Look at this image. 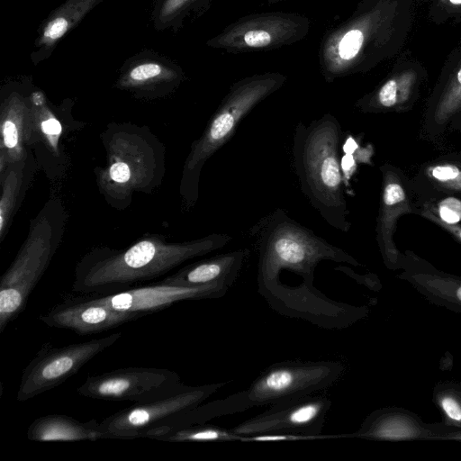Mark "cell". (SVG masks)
Masks as SVG:
<instances>
[{"label": "cell", "instance_id": "20", "mask_svg": "<svg viewBox=\"0 0 461 461\" xmlns=\"http://www.w3.org/2000/svg\"><path fill=\"white\" fill-rule=\"evenodd\" d=\"M30 156L26 159L10 164L0 176V242L6 236L14 216L22 200L23 188L28 184Z\"/></svg>", "mask_w": 461, "mask_h": 461}, {"label": "cell", "instance_id": "7", "mask_svg": "<svg viewBox=\"0 0 461 461\" xmlns=\"http://www.w3.org/2000/svg\"><path fill=\"white\" fill-rule=\"evenodd\" d=\"M121 337V332H114L62 347L45 342L22 372L17 401H28L62 384Z\"/></svg>", "mask_w": 461, "mask_h": 461}, {"label": "cell", "instance_id": "16", "mask_svg": "<svg viewBox=\"0 0 461 461\" xmlns=\"http://www.w3.org/2000/svg\"><path fill=\"white\" fill-rule=\"evenodd\" d=\"M104 0H65L39 25L30 54L33 65L49 59L59 41Z\"/></svg>", "mask_w": 461, "mask_h": 461}, {"label": "cell", "instance_id": "4", "mask_svg": "<svg viewBox=\"0 0 461 461\" xmlns=\"http://www.w3.org/2000/svg\"><path fill=\"white\" fill-rule=\"evenodd\" d=\"M64 212L50 200L31 221L28 235L0 279V333L25 309L61 240Z\"/></svg>", "mask_w": 461, "mask_h": 461}, {"label": "cell", "instance_id": "9", "mask_svg": "<svg viewBox=\"0 0 461 461\" xmlns=\"http://www.w3.org/2000/svg\"><path fill=\"white\" fill-rule=\"evenodd\" d=\"M184 385L180 375L167 368L130 366L89 375L77 392L92 399L141 403L171 394Z\"/></svg>", "mask_w": 461, "mask_h": 461}, {"label": "cell", "instance_id": "35", "mask_svg": "<svg viewBox=\"0 0 461 461\" xmlns=\"http://www.w3.org/2000/svg\"><path fill=\"white\" fill-rule=\"evenodd\" d=\"M456 296L461 301V286L456 291Z\"/></svg>", "mask_w": 461, "mask_h": 461}, {"label": "cell", "instance_id": "36", "mask_svg": "<svg viewBox=\"0 0 461 461\" xmlns=\"http://www.w3.org/2000/svg\"><path fill=\"white\" fill-rule=\"evenodd\" d=\"M452 4L458 5L461 4V0H449Z\"/></svg>", "mask_w": 461, "mask_h": 461}, {"label": "cell", "instance_id": "17", "mask_svg": "<svg viewBox=\"0 0 461 461\" xmlns=\"http://www.w3.org/2000/svg\"><path fill=\"white\" fill-rule=\"evenodd\" d=\"M250 256L249 249H240L189 264L160 282L173 285L195 286L225 283L230 286Z\"/></svg>", "mask_w": 461, "mask_h": 461}, {"label": "cell", "instance_id": "32", "mask_svg": "<svg viewBox=\"0 0 461 461\" xmlns=\"http://www.w3.org/2000/svg\"><path fill=\"white\" fill-rule=\"evenodd\" d=\"M340 167L344 176V180L346 182V185H348V178L356 169V160L354 155L344 154L340 158Z\"/></svg>", "mask_w": 461, "mask_h": 461}, {"label": "cell", "instance_id": "21", "mask_svg": "<svg viewBox=\"0 0 461 461\" xmlns=\"http://www.w3.org/2000/svg\"><path fill=\"white\" fill-rule=\"evenodd\" d=\"M208 0H156L150 12V21L158 32H178L186 20L198 14Z\"/></svg>", "mask_w": 461, "mask_h": 461}, {"label": "cell", "instance_id": "25", "mask_svg": "<svg viewBox=\"0 0 461 461\" xmlns=\"http://www.w3.org/2000/svg\"><path fill=\"white\" fill-rule=\"evenodd\" d=\"M430 175L438 182L456 189L461 190V171L452 165H440L432 167Z\"/></svg>", "mask_w": 461, "mask_h": 461}, {"label": "cell", "instance_id": "34", "mask_svg": "<svg viewBox=\"0 0 461 461\" xmlns=\"http://www.w3.org/2000/svg\"><path fill=\"white\" fill-rule=\"evenodd\" d=\"M456 79H457L458 84L461 86V68L459 69V71L457 73Z\"/></svg>", "mask_w": 461, "mask_h": 461}, {"label": "cell", "instance_id": "28", "mask_svg": "<svg viewBox=\"0 0 461 461\" xmlns=\"http://www.w3.org/2000/svg\"><path fill=\"white\" fill-rule=\"evenodd\" d=\"M398 86L395 80H388L379 90L377 101L384 107H392L397 102Z\"/></svg>", "mask_w": 461, "mask_h": 461}, {"label": "cell", "instance_id": "15", "mask_svg": "<svg viewBox=\"0 0 461 461\" xmlns=\"http://www.w3.org/2000/svg\"><path fill=\"white\" fill-rule=\"evenodd\" d=\"M0 176L12 163L26 159L32 140V105L17 83L5 86L0 108Z\"/></svg>", "mask_w": 461, "mask_h": 461}, {"label": "cell", "instance_id": "6", "mask_svg": "<svg viewBox=\"0 0 461 461\" xmlns=\"http://www.w3.org/2000/svg\"><path fill=\"white\" fill-rule=\"evenodd\" d=\"M339 360H286L266 368L246 389L251 406L273 405L330 388L343 375Z\"/></svg>", "mask_w": 461, "mask_h": 461}, {"label": "cell", "instance_id": "1", "mask_svg": "<svg viewBox=\"0 0 461 461\" xmlns=\"http://www.w3.org/2000/svg\"><path fill=\"white\" fill-rule=\"evenodd\" d=\"M248 235L258 254V293L272 310L326 330H343L357 321L359 308L330 299L314 286L319 263L357 266L352 256L282 209L260 218Z\"/></svg>", "mask_w": 461, "mask_h": 461}, {"label": "cell", "instance_id": "10", "mask_svg": "<svg viewBox=\"0 0 461 461\" xmlns=\"http://www.w3.org/2000/svg\"><path fill=\"white\" fill-rule=\"evenodd\" d=\"M230 382L197 386L184 385L167 396L124 408L103 420L105 429L116 439L145 438L152 429L165 423L179 412L207 400Z\"/></svg>", "mask_w": 461, "mask_h": 461}, {"label": "cell", "instance_id": "12", "mask_svg": "<svg viewBox=\"0 0 461 461\" xmlns=\"http://www.w3.org/2000/svg\"><path fill=\"white\" fill-rule=\"evenodd\" d=\"M230 285L212 283L195 286L173 285L162 282L134 286L111 294H92L107 307L134 316L137 319L162 311L181 301L220 298L226 294Z\"/></svg>", "mask_w": 461, "mask_h": 461}, {"label": "cell", "instance_id": "29", "mask_svg": "<svg viewBox=\"0 0 461 461\" xmlns=\"http://www.w3.org/2000/svg\"><path fill=\"white\" fill-rule=\"evenodd\" d=\"M405 198L403 188L397 183L387 182L384 188L383 202L385 206H393Z\"/></svg>", "mask_w": 461, "mask_h": 461}, {"label": "cell", "instance_id": "14", "mask_svg": "<svg viewBox=\"0 0 461 461\" xmlns=\"http://www.w3.org/2000/svg\"><path fill=\"white\" fill-rule=\"evenodd\" d=\"M183 79V70L174 60L152 50H143L124 61L115 86L138 96L155 97L174 91Z\"/></svg>", "mask_w": 461, "mask_h": 461}, {"label": "cell", "instance_id": "30", "mask_svg": "<svg viewBox=\"0 0 461 461\" xmlns=\"http://www.w3.org/2000/svg\"><path fill=\"white\" fill-rule=\"evenodd\" d=\"M243 40L249 47L260 48L271 42V35L264 30H252L244 34Z\"/></svg>", "mask_w": 461, "mask_h": 461}, {"label": "cell", "instance_id": "5", "mask_svg": "<svg viewBox=\"0 0 461 461\" xmlns=\"http://www.w3.org/2000/svg\"><path fill=\"white\" fill-rule=\"evenodd\" d=\"M283 81L276 76L249 78L235 85L224 97L185 159L181 191L188 205L197 200L200 174L207 160L231 139L247 114Z\"/></svg>", "mask_w": 461, "mask_h": 461}, {"label": "cell", "instance_id": "37", "mask_svg": "<svg viewBox=\"0 0 461 461\" xmlns=\"http://www.w3.org/2000/svg\"><path fill=\"white\" fill-rule=\"evenodd\" d=\"M458 236L460 237L461 239V230L458 231Z\"/></svg>", "mask_w": 461, "mask_h": 461}, {"label": "cell", "instance_id": "8", "mask_svg": "<svg viewBox=\"0 0 461 461\" xmlns=\"http://www.w3.org/2000/svg\"><path fill=\"white\" fill-rule=\"evenodd\" d=\"M108 162L101 171L99 185L107 197L122 199L143 191L157 177L158 160L143 133L121 131L109 140Z\"/></svg>", "mask_w": 461, "mask_h": 461}, {"label": "cell", "instance_id": "27", "mask_svg": "<svg viewBox=\"0 0 461 461\" xmlns=\"http://www.w3.org/2000/svg\"><path fill=\"white\" fill-rule=\"evenodd\" d=\"M438 214L443 221L455 224L461 221V201L455 197H447L438 204Z\"/></svg>", "mask_w": 461, "mask_h": 461}, {"label": "cell", "instance_id": "33", "mask_svg": "<svg viewBox=\"0 0 461 461\" xmlns=\"http://www.w3.org/2000/svg\"><path fill=\"white\" fill-rule=\"evenodd\" d=\"M342 151L344 154H351L354 155L356 150L357 149V144L356 140L352 137H348L342 143Z\"/></svg>", "mask_w": 461, "mask_h": 461}, {"label": "cell", "instance_id": "18", "mask_svg": "<svg viewBox=\"0 0 461 461\" xmlns=\"http://www.w3.org/2000/svg\"><path fill=\"white\" fill-rule=\"evenodd\" d=\"M27 438L41 442L112 439L102 422L95 419L80 421L63 414L36 418L27 429Z\"/></svg>", "mask_w": 461, "mask_h": 461}, {"label": "cell", "instance_id": "31", "mask_svg": "<svg viewBox=\"0 0 461 461\" xmlns=\"http://www.w3.org/2000/svg\"><path fill=\"white\" fill-rule=\"evenodd\" d=\"M441 407L448 418L455 421H461V406L457 401L450 396L441 400Z\"/></svg>", "mask_w": 461, "mask_h": 461}, {"label": "cell", "instance_id": "2", "mask_svg": "<svg viewBox=\"0 0 461 461\" xmlns=\"http://www.w3.org/2000/svg\"><path fill=\"white\" fill-rule=\"evenodd\" d=\"M231 240L224 233L184 242H168L150 236L126 249L93 251L77 264L73 291L100 295L124 291L158 278L187 260L221 249Z\"/></svg>", "mask_w": 461, "mask_h": 461}, {"label": "cell", "instance_id": "24", "mask_svg": "<svg viewBox=\"0 0 461 461\" xmlns=\"http://www.w3.org/2000/svg\"><path fill=\"white\" fill-rule=\"evenodd\" d=\"M348 438V433L341 434H320V435H307L300 433H265L251 436H244L241 438V442H280V441H308L317 439H335V438Z\"/></svg>", "mask_w": 461, "mask_h": 461}, {"label": "cell", "instance_id": "13", "mask_svg": "<svg viewBox=\"0 0 461 461\" xmlns=\"http://www.w3.org/2000/svg\"><path fill=\"white\" fill-rule=\"evenodd\" d=\"M39 320L49 327L88 335L113 329L136 318L107 307L92 294H79L64 296L61 302L40 314Z\"/></svg>", "mask_w": 461, "mask_h": 461}, {"label": "cell", "instance_id": "22", "mask_svg": "<svg viewBox=\"0 0 461 461\" xmlns=\"http://www.w3.org/2000/svg\"><path fill=\"white\" fill-rule=\"evenodd\" d=\"M29 96L32 105V139L34 134L41 133L43 140L57 153L62 133L61 123L48 107L43 92L34 89Z\"/></svg>", "mask_w": 461, "mask_h": 461}, {"label": "cell", "instance_id": "23", "mask_svg": "<svg viewBox=\"0 0 461 461\" xmlns=\"http://www.w3.org/2000/svg\"><path fill=\"white\" fill-rule=\"evenodd\" d=\"M242 436L231 429L212 424H197L167 432L158 440L169 442H229L240 441Z\"/></svg>", "mask_w": 461, "mask_h": 461}, {"label": "cell", "instance_id": "26", "mask_svg": "<svg viewBox=\"0 0 461 461\" xmlns=\"http://www.w3.org/2000/svg\"><path fill=\"white\" fill-rule=\"evenodd\" d=\"M363 33L354 29L348 32L339 45V53L344 59H350L354 58L359 51L363 43Z\"/></svg>", "mask_w": 461, "mask_h": 461}, {"label": "cell", "instance_id": "11", "mask_svg": "<svg viewBox=\"0 0 461 461\" xmlns=\"http://www.w3.org/2000/svg\"><path fill=\"white\" fill-rule=\"evenodd\" d=\"M331 401L326 395H306L284 401L230 429L240 436L265 433L321 434Z\"/></svg>", "mask_w": 461, "mask_h": 461}, {"label": "cell", "instance_id": "19", "mask_svg": "<svg viewBox=\"0 0 461 461\" xmlns=\"http://www.w3.org/2000/svg\"><path fill=\"white\" fill-rule=\"evenodd\" d=\"M252 408L249 402L246 390L238 392L228 397L218 399L207 403H200L189 410L179 412L165 423L150 429L145 436L147 438L158 439L162 435L189 426L206 423L207 421Z\"/></svg>", "mask_w": 461, "mask_h": 461}, {"label": "cell", "instance_id": "3", "mask_svg": "<svg viewBox=\"0 0 461 461\" xmlns=\"http://www.w3.org/2000/svg\"><path fill=\"white\" fill-rule=\"evenodd\" d=\"M342 137L341 126L330 113L306 124L298 122L292 158L300 189L312 206L332 228L348 232L351 224L340 167Z\"/></svg>", "mask_w": 461, "mask_h": 461}]
</instances>
